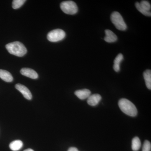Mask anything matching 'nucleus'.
Listing matches in <instances>:
<instances>
[{"label":"nucleus","mask_w":151,"mask_h":151,"mask_svg":"<svg viewBox=\"0 0 151 151\" xmlns=\"http://www.w3.org/2000/svg\"><path fill=\"white\" fill-rule=\"evenodd\" d=\"M20 73L22 75L32 79H37L38 77V75L35 70L29 68H22Z\"/></svg>","instance_id":"0eeeda50"},{"label":"nucleus","mask_w":151,"mask_h":151,"mask_svg":"<svg viewBox=\"0 0 151 151\" xmlns=\"http://www.w3.org/2000/svg\"><path fill=\"white\" fill-rule=\"evenodd\" d=\"M24 151H34L33 150H32L31 149H27V150H25Z\"/></svg>","instance_id":"412c9836"},{"label":"nucleus","mask_w":151,"mask_h":151,"mask_svg":"<svg viewBox=\"0 0 151 151\" xmlns=\"http://www.w3.org/2000/svg\"><path fill=\"white\" fill-rule=\"evenodd\" d=\"M141 7L147 12H150L151 9V6L150 3L147 1H142L139 3Z\"/></svg>","instance_id":"a211bd4d"},{"label":"nucleus","mask_w":151,"mask_h":151,"mask_svg":"<svg viewBox=\"0 0 151 151\" xmlns=\"http://www.w3.org/2000/svg\"><path fill=\"white\" fill-rule=\"evenodd\" d=\"M124 59V56L122 53H119L116 57L114 60L113 69L116 72H119L120 70V63Z\"/></svg>","instance_id":"f8f14e48"},{"label":"nucleus","mask_w":151,"mask_h":151,"mask_svg":"<svg viewBox=\"0 0 151 151\" xmlns=\"http://www.w3.org/2000/svg\"><path fill=\"white\" fill-rule=\"evenodd\" d=\"M68 151H79L78 150V149L74 147H71L68 149Z\"/></svg>","instance_id":"aec40b11"},{"label":"nucleus","mask_w":151,"mask_h":151,"mask_svg":"<svg viewBox=\"0 0 151 151\" xmlns=\"http://www.w3.org/2000/svg\"><path fill=\"white\" fill-rule=\"evenodd\" d=\"M135 6H136V8L140 12L143 14L144 15L146 16L151 17V12H147L143 9L142 7H141L139 3L136 2L135 4Z\"/></svg>","instance_id":"f3484780"},{"label":"nucleus","mask_w":151,"mask_h":151,"mask_svg":"<svg viewBox=\"0 0 151 151\" xmlns=\"http://www.w3.org/2000/svg\"><path fill=\"white\" fill-rule=\"evenodd\" d=\"M151 149V143L148 140H145L143 144L142 151H150Z\"/></svg>","instance_id":"6ab92c4d"},{"label":"nucleus","mask_w":151,"mask_h":151,"mask_svg":"<svg viewBox=\"0 0 151 151\" xmlns=\"http://www.w3.org/2000/svg\"><path fill=\"white\" fill-rule=\"evenodd\" d=\"M65 37V32L63 30L57 29L49 32L47 35V39L51 42H57L62 40Z\"/></svg>","instance_id":"39448f33"},{"label":"nucleus","mask_w":151,"mask_h":151,"mask_svg":"<svg viewBox=\"0 0 151 151\" xmlns=\"http://www.w3.org/2000/svg\"><path fill=\"white\" fill-rule=\"evenodd\" d=\"M141 142L139 138L138 137H135L132 140V147L134 151H138L140 148Z\"/></svg>","instance_id":"2eb2a0df"},{"label":"nucleus","mask_w":151,"mask_h":151,"mask_svg":"<svg viewBox=\"0 0 151 151\" xmlns=\"http://www.w3.org/2000/svg\"><path fill=\"white\" fill-rule=\"evenodd\" d=\"M0 78L7 82H12L13 77L10 72L7 70L0 69Z\"/></svg>","instance_id":"9b49d317"},{"label":"nucleus","mask_w":151,"mask_h":151,"mask_svg":"<svg viewBox=\"0 0 151 151\" xmlns=\"http://www.w3.org/2000/svg\"><path fill=\"white\" fill-rule=\"evenodd\" d=\"M15 88L23 94L26 99L28 100H31L32 98V94L26 86L22 84H16Z\"/></svg>","instance_id":"423d86ee"},{"label":"nucleus","mask_w":151,"mask_h":151,"mask_svg":"<svg viewBox=\"0 0 151 151\" xmlns=\"http://www.w3.org/2000/svg\"><path fill=\"white\" fill-rule=\"evenodd\" d=\"M25 0H14L12 2V8L14 9H19L20 8L24 3Z\"/></svg>","instance_id":"dca6fc26"},{"label":"nucleus","mask_w":151,"mask_h":151,"mask_svg":"<svg viewBox=\"0 0 151 151\" xmlns=\"http://www.w3.org/2000/svg\"><path fill=\"white\" fill-rule=\"evenodd\" d=\"M144 79L145 81V84L147 88L150 90L151 89V70H146L143 73Z\"/></svg>","instance_id":"4468645a"},{"label":"nucleus","mask_w":151,"mask_h":151,"mask_svg":"<svg viewBox=\"0 0 151 151\" xmlns=\"http://www.w3.org/2000/svg\"><path fill=\"white\" fill-rule=\"evenodd\" d=\"M75 95L80 100H84L88 98L91 95V92L89 89H84L75 91Z\"/></svg>","instance_id":"9d476101"},{"label":"nucleus","mask_w":151,"mask_h":151,"mask_svg":"<svg viewBox=\"0 0 151 151\" xmlns=\"http://www.w3.org/2000/svg\"><path fill=\"white\" fill-rule=\"evenodd\" d=\"M105 37L104 40L108 43L116 42L118 40L116 35L111 30L106 29L105 30Z\"/></svg>","instance_id":"1a4fd4ad"},{"label":"nucleus","mask_w":151,"mask_h":151,"mask_svg":"<svg viewBox=\"0 0 151 151\" xmlns=\"http://www.w3.org/2000/svg\"><path fill=\"white\" fill-rule=\"evenodd\" d=\"M23 144L22 142L19 140L14 141L10 144L9 147L11 150L13 151L19 150L22 147Z\"/></svg>","instance_id":"ddd939ff"},{"label":"nucleus","mask_w":151,"mask_h":151,"mask_svg":"<svg viewBox=\"0 0 151 151\" xmlns=\"http://www.w3.org/2000/svg\"><path fill=\"white\" fill-rule=\"evenodd\" d=\"M6 48L10 54L17 56H23L27 52L26 47L20 42H14L8 44L6 45Z\"/></svg>","instance_id":"f03ea898"},{"label":"nucleus","mask_w":151,"mask_h":151,"mask_svg":"<svg viewBox=\"0 0 151 151\" xmlns=\"http://www.w3.org/2000/svg\"><path fill=\"white\" fill-rule=\"evenodd\" d=\"M60 7L64 13L73 15L77 13L78 8L74 2L71 1H65L60 4Z\"/></svg>","instance_id":"20e7f679"},{"label":"nucleus","mask_w":151,"mask_h":151,"mask_svg":"<svg viewBox=\"0 0 151 151\" xmlns=\"http://www.w3.org/2000/svg\"><path fill=\"white\" fill-rule=\"evenodd\" d=\"M119 106L121 111L128 116L135 117L137 114L138 111L136 106L128 99H120L119 101Z\"/></svg>","instance_id":"f257e3e1"},{"label":"nucleus","mask_w":151,"mask_h":151,"mask_svg":"<svg viewBox=\"0 0 151 151\" xmlns=\"http://www.w3.org/2000/svg\"><path fill=\"white\" fill-rule=\"evenodd\" d=\"M102 99V97L99 94H93L90 95L87 99V103L90 106H95L98 105V103Z\"/></svg>","instance_id":"6e6552de"},{"label":"nucleus","mask_w":151,"mask_h":151,"mask_svg":"<svg viewBox=\"0 0 151 151\" xmlns=\"http://www.w3.org/2000/svg\"><path fill=\"white\" fill-rule=\"evenodd\" d=\"M111 19L112 23L115 25L116 29L121 31H125L127 29V25L119 12H114L111 16Z\"/></svg>","instance_id":"7ed1b4c3"}]
</instances>
